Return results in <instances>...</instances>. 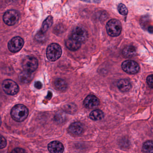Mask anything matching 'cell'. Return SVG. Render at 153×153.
Returning <instances> with one entry per match:
<instances>
[{
	"mask_svg": "<svg viewBox=\"0 0 153 153\" xmlns=\"http://www.w3.org/2000/svg\"><path fill=\"white\" fill-rule=\"evenodd\" d=\"M45 37V33H42L41 31L37 33V34L36 36V38L37 41L41 42V41L44 40Z\"/></svg>",
	"mask_w": 153,
	"mask_h": 153,
	"instance_id": "cell-24",
	"label": "cell"
},
{
	"mask_svg": "<svg viewBox=\"0 0 153 153\" xmlns=\"http://www.w3.org/2000/svg\"><path fill=\"white\" fill-rule=\"evenodd\" d=\"M53 23V19L51 16H49L43 23L42 28L40 31L43 33H45L52 25Z\"/></svg>",
	"mask_w": 153,
	"mask_h": 153,
	"instance_id": "cell-18",
	"label": "cell"
},
{
	"mask_svg": "<svg viewBox=\"0 0 153 153\" xmlns=\"http://www.w3.org/2000/svg\"><path fill=\"white\" fill-rule=\"evenodd\" d=\"M80 1L88 2V3H99L100 2V0H80Z\"/></svg>",
	"mask_w": 153,
	"mask_h": 153,
	"instance_id": "cell-27",
	"label": "cell"
},
{
	"mask_svg": "<svg viewBox=\"0 0 153 153\" xmlns=\"http://www.w3.org/2000/svg\"><path fill=\"white\" fill-rule=\"evenodd\" d=\"M7 145V141L3 136L0 134V149L6 147Z\"/></svg>",
	"mask_w": 153,
	"mask_h": 153,
	"instance_id": "cell-23",
	"label": "cell"
},
{
	"mask_svg": "<svg viewBox=\"0 0 153 153\" xmlns=\"http://www.w3.org/2000/svg\"><path fill=\"white\" fill-rule=\"evenodd\" d=\"M25 149L21 148H16L12 151V153H25Z\"/></svg>",
	"mask_w": 153,
	"mask_h": 153,
	"instance_id": "cell-28",
	"label": "cell"
},
{
	"mask_svg": "<svg viewBox=\"0 0 153 153\" xmlns=\"http://www.w3.org/2000/svg\"><path fill=\"white\" fill-rule=\"evenodd\" d=\"M2 87L4 92L8 95H15L18 93L19 87L16 82L11 79H6L2 83Z\"/></svg>",
	"mask_w": 153,
	"mask_h": 153,
	"instance_id": "cell-5",
	"label": "cell"
},
{
	"mask_svg": "<svg viewBox=\"0 0 153 153\" xmlns=\"http://www.w3.org/2000/svg\"><path fill=\"white\" fill-rule=\"evenodd\" d=\"M147 83L150 88H153V75H150L147 78Z\"/></svg>",
	"mask_w": 153,
	"mask_h": 153,
	"instance_id": "cell-25",
	"label": "cell"
},
{
	"mask_svg": "<svg viewBox=\"0 0 153 153\" xmlns=\"http://www.w3.org/2000/svg\"><path fill=\"white\" fill-rule=\"evenodd\" d=\"M117 87L122 92H127L130 90L131 85L129 80L128 79H120L117 83Z\"/></svg>",
	"mask_w": 153,
	"mask_h": 153,
	"instance_id": "cell-14",
	"label": "cell"
},
{
	"mask_svg": "<svg viewBox=\"0 0 153 153\" xmlns=\"http://www.w3.org/2000/svg\"><path fill=\"white\" fill-rule=\"evenodd\" d=\"M142 149L146 153H153V142L152 140H148L143 144Z\"/></svg>",
	"mask_w": 153,
	"mask_h": 153,
	"instance_id": "cell-20",
	"label": "cell"
},
{
	"mask_svg": "<svg viewBox=\"0 0 153 153\" xmlns=\"http://www.w3.org/2000/svg\"><path fill=\"white\" fill-rule=\"evenodd\" d=\"M65 44L67 48L72 51H77L81 46V43L76 41L71 37L66 40Z\"/></svg>",
	"mask_w": 153,
	"mask_h": 153,
	"instance_id": "cell-13",
	"label": "cell"
},
{
	"mask_svg": "<svg viewBox=\"0 0 153 153\" xmlns=\"http://www.w3.org/2000/svg\"><path fill=\"white\" fill-rule=\"evenodd\" d=\"M19 78L20 82L24 84L30 83L33 78V75L32 72L24 70L22 71L19 76Z\"/></svg>",
	"mask_w": 153,
	"mask_h": 153,
	"instance_id": "cell-15",
	"label": "cell"
},
{
	"mask_svg": "<svg viewBox=\"0 0 153 153\" xmlns=\"http://www.w3.org/2000/svg\"><path fill=\"white\" fill-rule=\"evenodd\" d=\"M54 84L57 89L62 92L66 91L68 88L67 82L61 78L56 79L54 81Z\"/></svg>",
	"mask_w": 153,
	"mask_h": 153,
	"instance_id": "cell-17",
	"label": "cell"
},
{
	"mask_svg": "<svg viewBox=\"0 0 153 153\" xmlns=\"http://www.w3.org/2000/svg\"><path fill=\"white\" fill-rule=\"evenodd\" d=\"M49 151L52 153H61L64 151V146L59 141H53L50 142L48 146Z\"/></svg>",
	"mask_w": 153,
	"mask_h": 153,
	"instance_id": "cell-11",
	"label": "cell"
},
{
	"mask_svg": "<svg viewBox=\"0 0 153 153\" xmlns=\"http://www.w3.org/2000/svg\"><path fill=\"white\" fill-rule=\"evenodd\" d=\"M118 11L122 16H126L128 13V10L125 5L123 4H120L118 6Z\"/></svg>",
	"mask_w": 153,
	"mask_h": 153,
	"instance_id": "cell-22",
	"label": "cell"
},
{
	"mask_svg": "<svg viewBox=\"0 0 153 153\" xmlns=\"http://www.w3.org/2000/svg\"><path fill=\"white\" fill-rule=\"evenodd\" d=\"M1 117H0V126L1 125Z\"/></svg>",
	"mask_w": 153,
	"mask_h": 153,
	"instance_id": "cell-30",
	"label": "cell"
},
{
	"mask_svg": "<svg viewBox=\"0 0 153 153\" xmlns=\"http://www.w3.org/2000/svg\"><path fill=\"white\" fill-rule=\"evenodd\" d=\"M88 36L86 30L81 27H76L73 29L71 34L73 39L80 43L85 42Z\"/></svg>",
	"mask_w": 153,
	"mask_h": 153,
	"instance_id": "cell-8",
	"label": "cell"
},
{
	"mask_svg": "<svg viewBox=\"0 0 153 153\" xmlns=\"http://www.w3.org/2000/svg\"><path fill=\"white\" fill-rule=\"evenodd\" d=\"M62 53L61 47L57 43L50 45L46 50V57L48 60L52 62L59 59Z\"/></svg>",
	"mask_w": 153,
	"mask_h": 153,
	"instance_id": "cell-2",
	"label": "cell"
},
{
	"mask_svg": "<svg viewBox=\"0 0 153 153\" xmlns=\"http://www.w3.org/2000/svg\"><path fill=\"white\" fill-rule=\"evenodd\" d=\"M24 45V40L19 36H16L9 42L8 47L11 52L16 53L21 50Z\"/></svg>",
	"mask_w": 153,
	"mask_h": 153,
	"instance_id": "cell-9",
	"label": "cell"
},
{
	"mask_svg": "<svg viewBox=\"0 0 153 153\" xmlns=\"http://www.w3.org/2000/svg\"><path fill=\"white\" fill-rule=\"evenodd\" d=\"M106 29L107 33L110 36H118L121 33L122 25L119 20L112 19L107 22Z\"/></svg>",
	"mask_w": 153,
	"mask_h": 153,
	"instance_id": "cell-3",
	"label": "cell"
},
{
	"mask_svg": "<svg viewBox=\"0 0 153 153\" xmlns=\"http://www.w3.org/2000/svg\"><path fill=\"white\" fill-rule=\"evenodd\" d=\"M104 115L103 112L101 110H96L92 111L89 114V117L91 120L94 121L99 120L103 118Z\"/></svg>",
	"mask_w": 153,
	"mask_h": 153,
	"instance_id": "cell-19",
	"label": "cell"
},
{
	"mask_svg": "<svg viewBox=\"0 0 153 153\" xmlns=\"http://www.w3.org/2000/svg\"><path fill=\"white\" fill-rule=\"evenodd\" d=\"M19 14L16 10H9L5 12L3 17L4 23L9 26L16 25L19 20Z\"/></svg>",
	"mask_w": 153,
	"mask_h": 153,
	"instance_id": "cell-6",
	"label": "cell"
},
{
	"mask_svg": "<svg viewBox=\"0 0 153 153\" xmlns=\"http://www.w3.org/2000/svg\"><path fill=\"white\" fill-rule=\"evenodd\" d=\"M122 68L129 74H135L140 70L139 65L136 62L132 60H126L123 62Z\"/></svg>",
	"mask_w": 153,
	"mask_h": 153,
	"instance_id": "cell-7",
	"label": "cell"
},
{
	"mask_svg": "<svg viewBox=\"0 0 153 153\" xmlns=\"http://www.w3.org/2000/svg\"><path fill=\"white\" fill-rule=\"evenodd\" d=\"M136 52V49L134 46L128 45L123 49L122 53L125 58H131L135 56Z\"/></svg>",
	"mask_w": 153,
	"mask_h": 153,
	"instance_id": "cell-16",
	"label": "cell"
},
{
	"mask_svg": "<svg viewBox=\"0 0 153 153\" xmlns=\"http://www.w3.org/2000/svg\"><path fill=\"white\" fill-rule=\"evenodd\" d=\"M64 111L69 114L75 113L77 111L76 105L74 103H69L64 106Z\"/></svg>",
	"mask_w": 153,
	"mask_h": 153,
	"instance_id": "cell-21",
	"label": "cell"
},
{
	"mask_svg": "<svg viewBox=\"0 0 153 153\" xmlns=\"http://www.w3.org/2000/svg\"><path fill=\"white\" fill-rule=\"evenodd\" d=\"M100 104L99 99L95 96L89 95L88 96L84 101V105L86 108L92 109L96 108Z\"/></svg>",
	"mask_w": 153,
	"mask_h": 153,
	"instance_id": "cell-10",
	"label": "cell"
},
{
	"mask_svg": "<svg viewBox=\"0 0 153 153\" xmlns=\"http://www.w3.org/2000/svg\"><path fill=\"white\" fill-rule=\"evenodd\" d=\"M28 114L27 107L23 104L16 105L11 109V117L16 121H24L27 118Z\"/></svg>",
	"mask_w": 153,
	"mask_h": 153,
	"instance_id": "cell-1",
	"label": "cell"
},
{
	"mask_svg": "<svg viewBox=\"0 0 153 153\" xmlns=\"http://www.w3.org/2000/svg\"><path fill=\"white\" fill-rule=\"evenodd\" d=\"M148 31L150 33H153V27H152V26H149L148 27Z\"/></svg>",
	"mask_w": 153,
	"mask_h": 153,
	"instance_id": "cell-29",
	"label": "cell"
},
{
	"mask_svg": "<svg viewBox=\"0 0 153 153\" xmlns=\"http://www.w3.org/2000/svg\"><path fill=\"white\" fill-rule=\"evenodd\" d=\"M38 66V60L33 56H27L22 61V67L24 70L33 72L37 69Z\"/></svg>",
	"mask_w": 153,
	"mask_h": 153,
	"instance_id": "cell-4",
	"label": "cell"
},
{
	"mask_svg": "<svg viewBox=\"0 0 153 153\" xmlns=\"http://www.w3.org/2000/svg\"><path fill=\"white\" fill-rule=\"evenodd\" d=\"M69 131L74 135H80L83 132L84 126L81 123L76 122L71 124L69 128Z\"/></svg>",
	"mask_w": 153,
	"mask_h": 153,
	"instance_id": "cell-12",
	"label": "cell"
},
{
	"mask_svg": "<svg viewBox=\"0 0 153 153\" xmlns=\"http://www.w3.org/2000/svg\"><path fill=\"white\" fill-rule=\"evenodd\" d=\"M34 86L35 87L37 88V89H41V88H42V82H40V81H36V82L35 83Z\"/></svg>",
	"mask_w": 153,
	"mask_h": 153,
	"instance_id": "cell-26",
	"label": "cell"
}]
</instances>
